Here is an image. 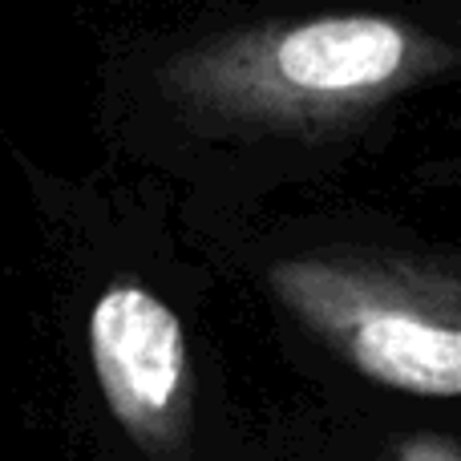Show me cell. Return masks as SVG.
Masks as SVG:
<instances>
[{
    "mask_svg": "<svg viewBox=\"0 0 461 461\" xmlns=\"http://www.w3.org/2000/svg\"><path fill=\"white\" fill-rule=\"evenodd\" d=\"M271 284L365 376L413 397L461 393V332L449 308L433 312L393 276L340 263H284Z\"/></svg>",
    "mask_w": 461,
    "mask_h": 461,
    "instance_id": "6da1fadb",
    "label": "cell"
},
{
    "mask_svg": "<svg viewBox=\"0 0 461 461\" xmlns=\"http://www.w3.org/2000/svg\"><path fill=\"white\" fill-rule=\"evenodd\" d=\"M89 360L105 405L142 446H162L183 421L186 340L178 316L138 284H110L89 312Z\"/></svg>",
    "mask_w": 461,
    "mask_h": 461,
    "instance_id": "7a4b0ae2",
    "label": "cell"
},
{
    "mask_svg": "<svg viewBox=\"0 0 461 461\" xmlns=\"http://www.w3.org/2000/svg\"><path fill=\"white\" fill-rule=\"evenodd\" d=\"M413 61V32L389 16H316L279 32L259 57V77L295 105L376 97Z\"/></svg>",
    "mask_w": 461,
    "mask_h": 461,
    "instance_id": "3957f363",
    "label": "cell"
},
{
    "mask_svg": "<svg viewBox=\"0 0 461 461\" xmlns=\"http://www.w3.org/2000/svg\"><path fill=\"white\" fill-rule=\"evenodd\" d=\"M401 461H457V449L446 438H413L401 449Z\"/></svg>",
    "mask_w": 461,
    "mask_h": 461,
    "instance_id": "277c9868",
    "label": "cell"
}]
</instances>
